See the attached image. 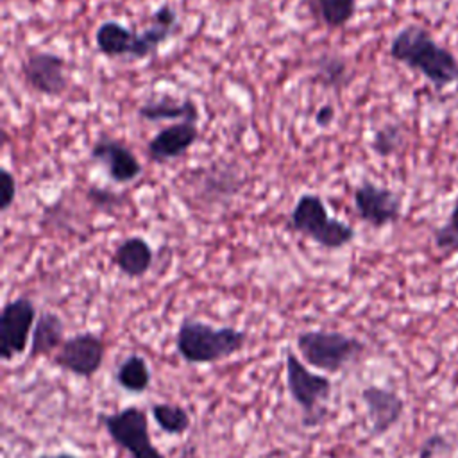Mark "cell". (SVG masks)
Returning <instances> with one entry per match:
<instances>
[{"label": "cell", "instance_id": "obj_1", "mask_svg": "<svg viewBox=\"0 0 458 458\" xmlns=\"http://www.w3.org/2000/svg\"><path fill=\"white\" fill-rule=\"evenodd\" d=\"M388 54L394 61L419 72L438 91L458 82V59L420 25L403 27L394 36Z\"/></svg>", "mask_w": 458, "mask_h": 458}, {"label": "cell", "instance_id": "obj_2", "mask_svg": "<svg viewBox=\"0 0 458 458\" xmlns=\"http://www.w3.org/2000/svg\"><path fill=\"white\" fill-rule=\"evenodd\" d=\"M245 344V331L233 326H213L191 317H184L175 333V351L191 365L222 361L240 352Z\"/></svg>", "mask_w": 458, "mask_h": 458}, {"label": "cell", "instance_id": "obj_3", "mask_svg": "<svg viewBox=\"0 0 458 458\" xmlns=\"http://www.w3.org/2000/svg\"><path fill=\"white\" fill-rule=\"evenodd\" d=\"M288 227L329 250L342 249L356 238L352 225L336 216H329L324 200L317 193H302L295 200Z\"/></svg>", "mask_w": 458, "mask_h": 458}, {"label": "cell", "instance_id": "obj_4", "mask_svg": "<svg viewBox=\"0 0 458 458\" xmlns=\"http://www.w3.org/2000/svg\"><path fill=\"white\" fill-rule=\"evenodd\" d=\"M295 347L301 358L324 372L336 374L360 360L367 345L356 336L340 331H302L295 336Z\"/></svg>", "mask_w": 458, "mask_h": 458}, {"label": "cell", "instance_id": "obj_5", "mask_svg": "<svg viewBox=\"0 0 458 458\" xmlns=\"http://www.w3.org/2000/svg\"><path fill=\"white\" fill-rule=\"evenodd\" d=\"M284 379L290 397L302 410L301 424L304 428H317L322 424L327 417L326 401L333 390L331 379L308 370L292 349H286L284 352Z\"/></svg>", "mask_w": 458, "mask_h": 458}, {"label": "cell", "instance_id": "obj_6", "mask_svg": "<svg viewBox=\"0 0 458 458\" xmlns=\"http://www.w3.org/2000/svg\"><path fill=\"white\" fill-rule=\"evenodd\" d=\"M98 422L104 426L109 438L129 453L131 458H165L152 444L148 431V415L140 406H125L118 411L98 413Z\"/></svg>", "mask_w": 458, "mask_h": 458}, {"label": "cell", "instance_id": "obj_7", "mask_svg": "<svg viewBox=\"0 0 458 458\" xmlns=\"http://www.w3.org/2000/svg\"><path fill=\"white\" fill-rule=\"evenodd\" d=\"M36 318L38 310L30 297L20 295L4 304L0 315V358L4 361L25 352Z\"/></svg>", "mask_w": 458, "mask_h": 458}, {"label": "cell", "instance_id": "obj_8", "mask_svg": "<svg viewBox=\"0 0 458 458\" xmlns=\"http://www.w3.org/2000/svg\"><path fill=\"white\" fill-rule=\"evenodd\" d=\"M106 358V342L100 335L84 331L68 336L54 354V365L77 376L89 379L93 377Z\"/></svg>", "mask_w": 458, "mask_h": 458}, {"label": "cell", "instance_id": "obj_9", "mask_svg": "<svg viewBox=\"0 0 458 458\" xmlns=\"http://www.w3.org/2000/svg\"><path fill=\"white\" fill-rule=\"evenodd\" d=\"M352 204L358 216L374 229L386 227L399 220L403 200L401 195L390 188L363 181L352 191Z\"/></svg>", "mask_w": 458, "mask_h": 458}, {"label": "cell", "instance_id": "obj_10", "mask_svg": "<svg viewBox=\"0 0 458 458\" xmlns=\"http://www.w3.org/2000/svg\"><path fill=\"white\" fill-rule=\"evenodd\" d=\"M21 77L36 93L47 97L63 95L70 82L66 77V61L54 52H32L21 61Z\"/></svg>", "mask_w": 458, "mask_h": 458}, {"label": "cell", "instance_id": "obj_11", "mask_svg": "<svg viewBox=\"0 0 458 458\" xmlns=\"http://www.w3.org/2000/svg\"><path fill=\"white\" fill-rule=\"evenodd\" d=\"M89 157L100 163L106 168L109 179L118 184L131 182L143 172V166L132 148L107 134H100L97 138L89 148Z\"/></svg>", "mask_w": 458, "mask_h": 458}, {"label": "cell", "instance_id": "obj_12", "mask_svg": "<svg viewBox=\"0 0 458 458\" xmlns=\"http://www.w3.org/2000/svg\"><path fill=\"white\" fill-rule=\"evenodd\" d=\"M361 401L365 404L370 422V433L374 437L388 433L404 413L403 397L390 388L369 385L361 390Z\"/></svg>", "mask_w": 458, "mask_h": 458}, {"label": "cell", "instance_id": "obj_13", "mask_svg": "<svg viewBox=\"0 0 458 458\" xmlns=\"http://www.w3.org/2000/svg\"><path fill=\"white\" fill-rule=\"evenodd\" d=\"M179 29V16L174 5L161 4L150 16V25L140 32L134 30L129 59L140 61L157 52V48L175 34Z\"/></svg>", "mask_w": 458, "mask_h": 458}, {"label": "cell", "instance_id": "obj_14", "mask_svg": "<svg viewBox=\"0 0 458 458\" xmlns=\"http://www.w3.org/2000/svg\"><path fill=\"white\" fill-rule=\"evenodd\" d=\"M199 140L197 122L182 120L163 127L147 145V154L154 163H168L184 156Z\"/></svg>", "mask_w": 458, "mask_h": 458}, {"label": "cell", "instance_id": "obj_15", "mask_svg": "<svg viewBox=\"0 0 458 458\" xmlns=\"http://www.w3.org/2000/svg\"><path fill=\"white\" fill-rule=\"evenodd\" d=\"M152 261H154V250L150 243L141 236L125 238L114 249V254H113V263L116 265V268L131 279L143 277L150 270Z\"/></svg>", "mask_w": 458, "mask_h": 458}, {"label": "cell", "instance_id": "obj_16", "mask_svg": "<svg viewBox=\"0 0 458 458\" xmlns=\"http://www.w3.org/2000/svg\"><path fill=\"white\" fill-rule=\"evenodd\" d=\"M64 322L63 318L50 310H45L38 315L34 329L30 333V347H29V356L39 358V356H48L55 349L63 345L64 338Z\"/></svg>", "mask_w": 458, "mask_h": 458}, {"label": "cell", "instance_id": "obj_17", "mask_svg": "<svg viewBox=\"0 0 458 458\" xmlns=\"http://www.w3.org/2000/svg\"><path fill=\"white\" fill-rule=\"evenodd\" d=\"M138 116L147 122H161V120H199V107L191 98L175 100L168 95H163L154 100H147L138 106Z\"/></svg>", "mask_w": 458, "mask_h": 458}, {"label": "cell", "instance_id": "obj_18", "mask_svg": "<svg viewBox=\"0 0 458 458\" xmlns=\"http://www.w3.org/2000/svg\"><path fill=\"white\" fill-rule=\"evenodd\" d=\"M199 184L202 182V195L218 199L233 197L242 188V175L233 165H211L206 170H199Z\"/></svg>", "mask_w": 458, "mask_h": 458}, {"label": "cell", "instance_id": "obj_19", "mask_svg": "<svg viewBox=\"0 0 458 458\" xmlns=\"http://www.w3.org/2000/svg\"><path fill=\"white\" fill-rule=\"evenodd\" d=\"M134 30L116 20L102 21L95 30V47L106 57H129Z\"/></svg>", "mask_w": 458, "mask_h": 458}, {"label": "cell", "instance_id": "obj_20", "mask_svg": "<svg viewBox=\"0 0 458 458\" xmlns=\"http://www.w3.org/2000/svg\"><path fill=\"white\" fill-rule=\"evenodd\" d=\"M116 385L129 394H143L152 383V372L145 356L138 352L127 354L114 370Z\"/></svg>", "mask_w": 458, "mask_h": 458}, {"label": "cell", "instance_id": "obj_21", "mask_svg": "<svg viewBox=\"0 0 458 458\" xmlns=\"http://www.w3.org/2000/svg\"><path fill=\"white\" fill-rule=\"evenodd\" d=\"M311 16L329 29L347 25L356 14V0H302Z\"/></svg>", "mask_w": 458, "mask_h": 458}, {"label": "cell", "instance_id": "obj_22", "mask_svg": "<svg viewBox=\"0 0 458 458\" xmlns=\"http://www.w3.org/2000/svg\"><path fill=\"white\" fill-rule=\"evenodd\" d=\"M313 68H315V77H313L315 82H318L324 88L338 91L351 81L349 64L338 54L324 52L315 59Z\"/></svg>", "mask_w": 458, "mask_h": 458}, {"label": "cell", "instance_id": "obj_23", "mask_svg": "<svg viewBox=\"0 0 458 458\" xmlns=\"http://www.w3.org/2000/svg\"><path fill=\"white\" fill-rule=\"evenodd\" d=\"M150 415L157 428L172 437L184 435L191 426V417L186 408L174 403H154L150 406Z\"/></svg>", "mask_w": 458, "mask_h": 458}, {"label": "cell", "instance_id": "obj_24", "mask_svg": "<svg viewBox=\"0 0 458 458\" xmlns=\"http://www.w3.org/2000/svg\"><path fill=\"white\" fill-rule=\"evenodd\" d=\"M404 141V131L401 123L390 122L385 123L383 127H379L370 141V148L374 150L376 156L379 157H388L392 154H395Z\"/></svg>", "mask_w": 458, "mask_h": 458}, {"label": "cell", "instance_id": "obj_25", "mask_svg": "<svg viewBox=\"0 0 458 458\" xmlns=\"http://www.w3.org/2000/svg\"><path fill=\"white\" fill-rule=\"evenodd\" d=\"M86 200L106 213H114V209H122L127 204V195L122 191H114L104 186H89L86 191Z\"/></svg>", "mask_w": 458, "mask_h": 458}, {"label": "cell", "instance_id": "obj_26", "mask_svg": "<svg viewBox=\"0 0 458 458\" xmlns=\"http://www.w3.org/2000/svg\"><path fill=\"white\" fill-rule=\"evenodd\" d=\"M433 242L438 250L458 252V202L453 206L447 222L433 231Z\"/></svg>", "mask_w": 458, "mask_h": 458}, {"label": "cell", "instance_id": "obj_27", "mask_svg": "<svg viewBox=\"0 0 458 458\" xmlns=\"http://www.w3.org/2000/svg\"><path fill=\"white\" fill-rule=\"evenodd\" d=\"M16 179L14 175L5 168L2 166L0 168V193H2V200H0V209L2 211H7L13 204H14V199H16Z\"/></svg>", "mask_w": 458, "mask_h": 458}, {"label": "cell", "instance_id": "obj_28", "mask_svg": "<svg viewBox=\"0 0 458 458\" xmlns=\"http://www.w3.org/2000/svg\"><path fill=\"white\" fill-rule=\"evenodd\" d=\"M447 447H449V442L442 435H438V433L429 435L426 440H422L417 458H437Z\"/></svg>", "mask_w": 458, "mask_h": 458}, {"label": "cell", "instance_id": "obj_29", "mask_svg": "<svg viewBox=\"0 0 458 458\" xmlns=\"http://www.w3.org/2000/svg\"><path fill=\"white\" fill-rule=\"evenodd\" d=\"M336 118V111L333 104H322L317 111H315V125L320 129L329 127Z\"/></svg>", "mask_w": 458, "mask_h": 458}, {"label": "cell", "instance_id": "obj_30", "mask_svg": "<svg viewBox=\"0 0 458 458\" xmlns=\"http://www.w3.org/2000/svg\"><path fill=\"white\" fill-rule=\"evenodd\" d=\"M38 458H81V456L68 453V451H61V453H43Z\"/></svg>", "mask_w": 458, "mask_h": 458}]
</instances>
